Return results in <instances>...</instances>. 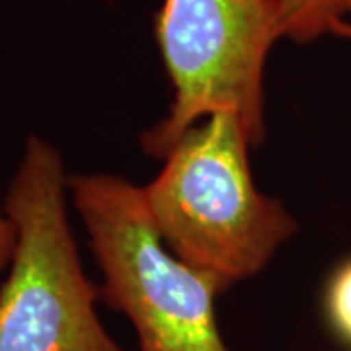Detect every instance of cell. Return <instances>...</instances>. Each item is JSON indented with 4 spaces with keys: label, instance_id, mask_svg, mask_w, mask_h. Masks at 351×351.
I'll list each match as a JSON object with an SVG mask.
<instances>
[{
    "label": "cell",
    "instance_id": "6da1fadb",
    "mask_svg": "<svg viewBox=\"0 0 351 351\" xmlns=\"http://www.w3.org/2000/svg\"><path fill=\"white\" fill-rule=\"evenodd\" d=\"M252 147L237 113H213L176 141L160 174L141 188L166 248L223 293L258 276L297 230L285 205L256 186Z\"/></svg>",
    "mask_w": 351,
    "mask_h": 351
},
{
    "label": "cell",
    "instance_id": "ba28073f",
    "mask_svg": "<svg viewBox=\"0 0 351 351\" xmlns=\"http://www.w3.org/2000/svg\"><path fill=\"white\" fill-rule=\"evenodd\" d=\"M334 36L351 39V22H343V24H339L338 27L334 29Z\"/></svg>",
    "mask_w": 351,
    "mask_h": 351
},
{
    "label": "cell",
    "instance_id": "277c9868",
    "mask_svg": "<svg viewBox=\"0 0 351 351\" xmlns=\"http://www.w3.org/2000/svg\"><path fill=\"white\" fill-rule=\"evenodd\" d=\"M154 34L174 94L143 137L147 154L164 158L189 127L219 112L237 113L260 145L265 64L283 38L276 0H162Z\"/></svg>",
    "mask_w": 351,
    "mask_h": 351
},
{
    "label": "cell",
    "instance_id": "8992f818",
    "mask_svg": "<svg viewBox=\"0 0 351 351\" xmlns=\"http://www.w3.org/2000/svg\"><path fill=\"white\" fill-rule=\"evenodd\" d=\"M328 314L336 332L351 343V263L339 269L330 285Z\"/></svg>",
    "mask_w": 351,
    "mask_h": 351
},
{
    "label": "cell",
    "instance_id": "5b68a950",
    "mask_svg": "<svg viewBox=\"0 0 351 351\" xmlns=\"http://www.w3.org/2000/svg\"><path fill=\"white\" fill-rule=\"evenodd\" d=\"M283 38L311 43L351 22V0H276Z\"/></svg>",
    "mask_w": 351,
    "mask_h": 351
},
{
    "label": "cell",
    "instance_id": "3957f363",
    "mask_svg": "<svg viewBox=\"0 0 351 351\" xmlns=\"http://www.w3.org/2000/svg\"><path fill=\"white\" fill-rule=\"evenodd\" d=\"M69 197L101 271L100 299L133 324L138 351H230L215 314L223 291L166 248L138 186L71 174Z\"/></svg>",
    "mask_w": 351,
    "mask_h": 351
},
{
    "label": "cell",
    "instance_id": "52a82bcc",
    "mask_svg": "<svg viewBox=\"0 0 351 351\" xmlns=\"http://www.w3.org/2000/svg\"><path fill=\"white\" fill-rule=\"evenodd\" d=\"M18 244V232L14 226L10 215L6 211L4 199H0V274L8 271L10 263H12L14 252Z\"/></svg>",
    "mask_w": 351,
    "mask_h": 351
},
{
    "label": "cell",
    "instance_id": "7a4b0ae2",
    "mask_svg": "<svg viewBox=\"0 0 351 351\" xmlns=\"http://www.w3.org/2000/svg\"><path fill=\"white\" fill-rule=\"evenodd\" d=\"M63 154L25 138L4 205L18 244L0 287V351H125L96 311L100 287L80 262Z\"/></svg>",
    "mask_w": 351,
    "mask_h": 351
}]
</instances>
